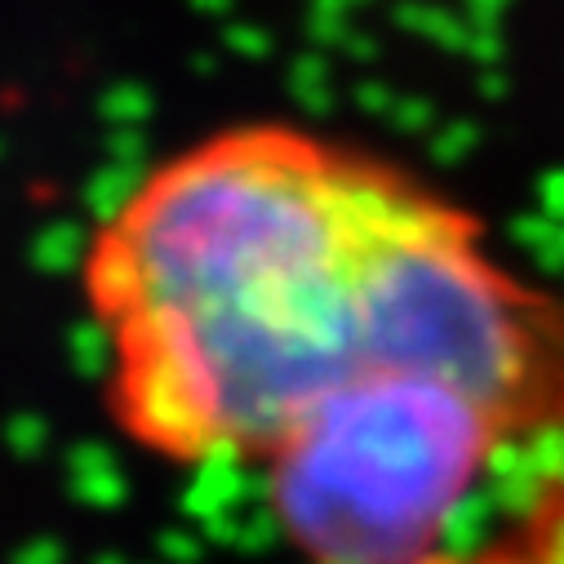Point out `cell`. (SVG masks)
Here are the masks:
<instances>
[{"instance_id": "obj_1", "label": "cell", "mask_w": 564, "mask_h": 564, "mask_svg": "<svg viewBox=\"0 0 564 564\" xmlns=\"http://www.w3.org/2000/svg\"><path fill=\"white\" fill-rule=\"evenodd\" d=\"M80 307L116 436L178 471H262L395 387L533 422L564 395V307L413 170L245 120L152 161L94 218Z\"/></svg>"}, {"instance_id": "obj_2", "label": "cell", "mask_w": 564, "mask_h": 564, "mask_svg": "<svg viewBox=\"0 0 564 564\" xmlns=\"http://www.w3.org/2000/svg\"><path fill=\"white\" fill-rule=\"evenodd\" d=\"M529 432L502 404L458 387H395L285 449L267 507L299 564H436L445 529Z\"/></svg>"}, {"instance_id": "obj_3", "label": "cell", "mask_w": 564, "mask_h": 564, "mask_svg": "<svg viewBox=\"0 0 564 564\" xmlns=\"http://www.w3.org/2000/svg\"><path fill=\"white\" fill-rule=\"evenodd\" d=\"M436 564H564V480H551L476 551L441 555Z\"/></svg>"}]
</instances>
